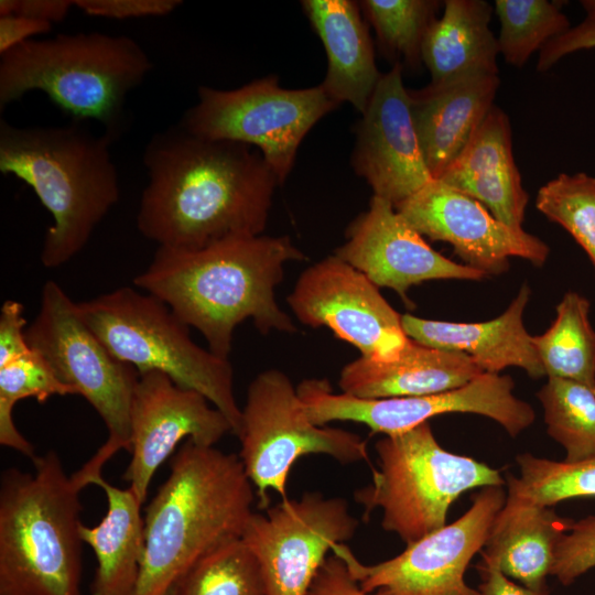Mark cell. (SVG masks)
<instances>
[{
    "mask_svg": "<svg viewBox=\"0 0 595 595\" xmlns=\"http://www.w3.org/2000/svg\"><path fill=\"white\" fill-rule=\"evenodd\" d=\"M112 141L80 120L24 128L0 120V172L29 185L53 218L41 251L45 268L75 257L119 201Z\"/></svg>",
    "mask_w": 595,
    "mask_h": 595,
    "instance_id": "4",
    "label": "cell"
},
{
    "mask_svg": "<svg viewBox=\"0 0 595 595\" xmlns=\"http://www.w3.org/2000/svg\"><path fill=\"white\" fill-rule=\"evenodd\" d=\"M581 6L586 12V19L595 20V0H582Z\"/></svg>",
    "mask_w": 595,
    "mask_h": 595,
    "instance_id": "44",
    "label": "cell"
},
{
    "mask_svg": "<svg viewBox=\"0 0 595 595\" xmlns=\"http://www.w3.org/2000/svg\"><path fill=\"white\" fill-rule=\"evenodd\" d=\"M172 595H266L260 565L242 539L213 550L190 567Z\"/></svg>",
    "mask_w": 595,
    "mask_h": 595,
    "instance_id": "33",
    "label": "cell"
},
{
    "mask_svg": "<svg viewBox=\"0 0 595 595\" xmlns=\"http://www.w3.org/2000/svg\"><path fill=\"white\" fill-rule=\"evenodd\" d=\"M286 302L302 324L328 327L366 359L394 360L410 340L402 314L365 274L336 255L306 268Z\"/></svg>",
    "mask_w": 595,
    "mask_h": 595,
    "instance_id": "15",
    "label": "cell"
},
{
    "mask_svg": "<svg viewBox=\"0 0 595 595\" xmlns=\"http://www.w3.org/2000/svg\"><path fill=\"white\" fill-rule=\"evenodd\" d=\"M82 320L109 353L139 374L159 371L202 393L229 421L237 437L242 411L228 359L198 346L188 326L161 300L130 286L77 302Z\"/></svg>",
    "mask_w": 595,
    "mask_h": 595,
    "instance_id": "7",
    "label": "cell"
},
{
    "mask_svg": "<svg viewBox=\"0 0 595 595\" xmlns=\"http://www.w3.org/2000/svg\"><path fill=\"white\" fill-rule=\"evenodd\" d=\"M437 180L475 198L507 226L523 229L529 194L513 158L510 119L498 106Z\"/></svg>",
    "mask_w": 595,
    "mask_h": 595,
    "instance_id": "20",
    "label": "cell"
},
{
    "mask_svg": "<svg viewBox=\"0 0 595 595\" xmlns=\"http://www.w3.org/2000/svg\"><path fill=\"white\" fill-rule=\"evenodd\" d=\"M520 476L506 475L508 490L534 504L552 507L561 501L595 497V458L556 462L530 453L516 457Z\"/></svg>",
    "mask_w": 595,
    "mask_h": 595,
    "instance_id": "34",
    "label": "cell"
},
{
    "mask_svg": "<svg viewBox=\"0 0 595 595\" xmlns=\"http://www.w3.org/2000/svg\"><path fill=\"white\" fill-rule=\"evenodd\" d=\"M589 309L585 296L565 293L550 327L532 340L547 377L572 380L595 392V331Z\"/></svg>",
    "mask_w": 595,
    "mask_h": 595,
    "instance_id": "28",
    "label": "cell"
},
{
    "mask_svg": "<svg viewBox=\"0 0 595 595\" xmlns=\"http://www.w3.org/2000/svg\"><path fill=\"white\" fill-rule=\"evenodd\" d=\"M0 477V595H82L79 494L58 454Z\"/></svg>",
    "mask_w": 595,
    "mask_h": 595,
    "instance_id": "5",
    "label": "cell"
},
{
    "mask_svg": "<svg viewBox=\"0 0 595 595\" xmlns=\"http://www.w3.org/2000/svg\"><path fill=\"white\" fill-rule=\"evenodd\" d=\"M26 339L56 377L88 401L107 428V441L74 473L85 488L102 475L104 465L117 452L130 451L131 402L140 374L109 353L82 320L76 303L52 280L43 285Z\"/></svg>",
    "mask_w": 595,
    "mask_h": 595,
    "instance_id": "9",
    "label": "cell"
},
{
    "mask_svg": "<svg viewBox=\"0 0 595 595\" xmlns=\"http://www.w3.org/2000/svg\"><path fill=\"white\" fill-rule=\"evenodd\" d=\"M31 349L26 339L24 306L18 301L8 300L0 310V367Z\"/></svg>",
    "mask_w": 595,
    "mask_h": 595,
    "instance_id": "38",
    "label": "cell"
},
{
    "mask_svg": "<svg viewBox=\"0 0 595 595\" xmlns=\"http://www.w3.org/2000/svg\"><path fill=\"white\" fill-rule=\"evenodd\" d=\"M73 7L74 0H1L0 17L21 15L53 24L64 21Z\"/></svg>",
    "mask_w": 595,
    "mask_h": 595,
    "instance_id": "41",
    "label": "cell"
},
{
    "mask_svg": "<svg viewBox=\"0 0 595 595\" xmlns=\"http://www.w3.org/2000/svg\"><path fill=\"white\" fill-rule=\"evenodd\" d=\"M537 397L548 434L565 448L564 462L595 458V392L572 380L548 377Z\"/></svg>",
    "mask_w": 595,
    "mask_h": 595,
    "instance_id": "30",
    "label": "cell"
},
{
    "mask_svg": "<svg viewBox=\"0 0 595 595\" xmlns=\"http://www.w3.org/2000/svg\"><path fill=\"white\" fill-rule=\"evenodd\" d=\"M379 468L370 485L355 491L364 519L379 508L381 526L405 545L446 524L451 505L466 490L502 486L499 470L444 450L431 424L385 435L375 444Z\"/></svg>",
    "mask_w": 595,
    "mask_h": 595,
    "instance_id": "8",
    "label": "cell"
},
{
    "mask_svg": "<svg viewBox=\"0 0 595 595\" xmlns=\"http://www.w3.org/2000/svg\"><path fill=\"white\" fill-rule=\"evenodd\" d=\"M358 4L375 30L382 53L393 65L416 69L423 64V43L444 1L363 0Z\"/></svg>",
    "mask_w": 595,
    "mask_h": 595,
    "instance_id": "29",
    "label": "cell"
},
{
    "mask_svg": "<svg viewBox=\"0 0 595 595\" xmlns=\"http://www.w3.org/2000/svg\"><path fill=\"white\" fill-rule=\"evenodd\" d=\"M77 396L63 383L40 353L33 348L22 357L0 367V444L14 450L32 462L37 457L34 446L18 430L13 421L15 404L26 398L44 402L53 396Z\"/></svg>",
    "mask_w": 595,
    "mask_h": 595,
    "instance_id": "31",
    "label": "cell"
},
{
    "mask_svg": "<svg viewBox=\"0 0 595 595\" xmlns=\"http://www.w3.org/2000/svg\"><path fill=\"white\" fill-rule=\"evenodd\" d=\"M197 96V102L186 110L178 125L203 139L256 148L280 185L290 174L307 132L339 106L321 85L286 89L275 75L231 90L199 86Z\"/></svg>",
    "mask_w": 595,
    "mask_h": 595,
    "instance_id": "11",
    "label": "cell"
},
{
    "mask_svg": "<svg viewBox=\"0 0 595 595\" xmlns=\"http://www.w3.org/2000/svg\"><path fill=\"white\" fill-rule=\"evenodd\" d=\"M530 295L529 285L523 284L507 310L486 322L456 323L402 314V326L407 336L420 344L466 354L484 372L518 367L538 379L545 371L523 325Z\"/></svg>",
    "mask_w": 595,
    "mask_h": 595,
    "instance_id": "21",
    "label": "cell"
},
{
    "mask_svg": "<svg viewBox=\"0 0 595 595\" xmlns=\"http://www.w3.org/2000/svg\"><path fill=\"white\" fill-rule=\"evenodd\" d=\"M476 567L482 577L477 588L480 595H549L550 593L549 588L534 591L517 584L497 567L483 561H479Z\"/></svg>",
    "mask_w": 595,
    "mask_h": 595,
    "instance_id": "43",
    "label": "cell"
},
{
    "mask_svg": "<svg viewBox=\"0 0 595 595\" xmlns=\"http://www.w3.org/2000/svg\"><path fill=\"white\" fill-rule=\"evenodd\" d=\"M484 371L461 351L440 349L410 338L390 361L359 357L340 371L342 392L364 399L418 397L459 388Z\"/></svg>",
    "mask_w": 595,
    "mask_h": 595,
    "instance_id": "23",
    "label": "cell"
},
{
    "mask_svg": "<svg viewBox=\"0 0 595 595\" xmlns=\"http://www.w3.org/2000/svg\"><path fill=\"white\" fill-rule=\"evenodd\" d=\"M574 520L558 516L551 507L534 504L508 490L496 515L482 560L506 576L534 589H548L554 551Z\"/></svg>",
    "mask_w": 595,
    "mask_h": 595,
    "instance_id": "25",
    "label": "cell"
},
{
    "mask_svg": "<svg viewBox=\"0 0 595 595\" xmlns=\"http://www.w3.org/2000/svg\"><path fill=\"white\" fill-rule=\"evenodd\" d=\"M494 4L485 0H445L443 12L430 26L422 62L430 84L476 75H498L497 37L489 28Z\"/></svg>",
    "mask_w": 595,
    "mask_h": 595,
    "instance_id": "26",
    "label": "cell"
},
{
    "mask_svg": "<svg viewBox=\"0 0 595 595\" xmlns=\"http://www.w3.org/2000/svg\"><path fill=\"white\" fill-rule=\"evenodd\" d=\"M143 163L149 182L137 227L158 247L198 249L266 229L280 183L256 148L176 125L151 138Z\"/></svg>",
    "mask_w": 595,
    "mask_h": 595,
    "instance_id": "1",
    "label": "cell"
},
{
    "mask_svg": "<svg viewBox=\"0 0 595 595\" xmlns=\"http://www.w3.org/2000/svg\"><path fill=\"white\" fill-rule=\"evenodd\" d=\"M306 256L289 236L231 237L198 249L158 247L133 284L198 329L216 356L228 359L235 328L251 320L261 334L295 333L275 301L284 266Z\"/></svg>",
    "mask_w": 595,
    "mask_h": 595,
    "instance_id": "2",
    "label": "cell"
},
{
    "mask_svg": "<svg viewBox=\"0 0 595 595\" xmlns=\"http://www.w3.org/2000/svg\"><path fill=\"white\" fill-rule=\"evenodd\" d=\"M89 485L100 487L107 498L101 521L94 527L80 526L83 543L97 559L90 595H132L144 554L142 505L130 487L118 488L102 475Z\"/></svg>",
    "mask_w": 595,
    "mask_h": 595,
    "instance_id": "27",
    "label": "cell"
},
{
    "mask_svg": "<svg viewBox=\"0 0 595 595\" xmlns=\"http://www.w3.org/2000/svg\"><path fill=\"white\" fill-rule=\"evenodd\" d=\"M327 55V72L320 84L337 104L349 102L363 113L382 76L374 43L358 2L304 0L301 2Z\"/></svg>",
    "mask_w": 595,
    "mask_h": 595,
    "instance_id": "24",
    "label": "cell"
},
{
    "mask_svg": "<svg viewBox=\"0 0 595 595\" xmlns=\"http://www.w3.org/2000/svg\"><path fill=\"white\" fill-rule=\"evenodd\" d=\"M126 35L100 32L31 39L0 55V109L39 90L73 120H96L113 140L127 122L126 100L152 69Z\"/></svg>",
    "mask_w": 595,
    "mask_h": 595,
    "instance_id": "6",
    "label": "cell"
},
{
    "mask_svg": "<svg viewBox=\"0 0 595 595\" xmlns=\"http://www.w3.org/2000/svg\"><path fill=\"white\" fill-rule=\"evenodd\" d=\"M506 498L502 486L482 487L462 517L380 563H361L344 543L336 544L332 553L345 562L360 588L368 593L480 595L467 585L465 573L473 556L483 550Z\"/></svg>",
    "mask_w": 595,
    "mask_h": 595,
    "instance_id": "13",
    "label": "cell"
},
{
    "mask_svg": "<svg viewBox=\"0 0 595 595\" xmlns=\"http://www.w3.org/2000/svg\"><path fill=\"white\" fill-rule=\"evenodd\" d=\"M358 527L344 498L306 491L253 511L241 539L260 565L266 595H306L326 554Z\"/></svg>",
    "mask_w": 595,
    "mask_h": 595,
    "instance_id": "14",
    "label": "cell"
},
{
    "mask_svg": "<svg viewBox=\"0 0 595 595\" xmlns=\"http://www.w3.org/2000/svg\"><path fill=\"white\" fill-rule=\"evenodd\" d=\"M403 66L382 74L355 127L351 165L374 195L394 206L433 180L418 138Z\"/></svg>",
    "mask_w": 595,
    "mask_h": 595,
    "instance_id": "18",
    "label": "cell"
},
{
    "mask_svg": "<svg viewBox=\"0 0 595 595\" xmlns=\"http://www.w3.org/2000/svg\"><path fill=\"white\" fill-rule=\"evenodd\" d=\"M334 255L405 302L408 290L425 281L487 277L434 250L392 203L375 195L368 209L347 227L346 241Z\"/></svg>",
    "mask_w": 595,
    "mask_h": 595,
    "instance_id": "19",
    "label": "cell"
},
{
    "mask_svg": "<svg viewBox=\"0 0 595 595\" xmlns=\"http://www.w3.org/2000/svg\"><path fill=\"white\" fill-rule=\"evenodd\" d=\"M536 207L563 227L595 267V176L559 174L539 188Z\"/></svg>",
    "mask_w": 595,
    "mask_h": 595,
    "instance_id": "35",
    "label": "cell"
},
{
    "mask_svg": "<svg viewBox=\"0 0 595 595\" xmlns=\"http://www.w3.org/2000/svg\"><path fill=\"white\" fill-rule=\"evenodd\" d=\"M394 207L419 234L452 245L466 266L486 275L507 271L513 257L542 266L550 253L540 238L507 226L482 203L440 180Z\"/></svg>",
    "mask_w": 595,
    "mask_h": 595,
    "instance_id": "16",
    "label": "cell"
},
{
    "mask_svg": "<svg viewBox=\"0 0 595 595\" xmlns=\"http://www.w3.org/2000/svg\"><path fill=\"white\" fill-rule=\"evenodd\" d=\"M253 502L239 455L184 441L145 508L144 554L132 595H164L203 556L240 539Z\"/></svg>",
    "mask_w": 595,
    "mask_h": 595,
    "instance_id": "3",
    "label": "cell"
},
{
    "mask_svg": "<svg viewBox=\"0 0 595 595\" xmlns=\"http://www.w3.org/2000/svg\"><path fill=\"white\" fill-rule=\"evenodd\" d=\"M509 376L484 372L468 383L444 392L382 399H364L334 392L326 379H304L298 394L309 419L316 425L351 421L374 433L392 435L445 413H474L500 424L515 437L534 421V411L513 394Z\"/></svg>",
    "mask_w": 595,
    "mask_h": 595,
    "instance_id": "12",
    "label": "cell"
},
{
    "mask_svg": "<svg viewBox=\"0 0 595 595\" xmlns=\"http://www.w3.org/2000/svg\"><path fill=\"white\" fill-rule=\"evenodd\" d=\"M164 595H172V588L167 593H165Z\"/></svg>",
    "mask_w": 595,
    "mask_h": 595,
    "instance_id": "45",
    "label": "cell"
},
{
    "mask_svg": "<svg viewBox=\"0 0 595 595\" xmlns=\"http://www.w3.org/2000/svg\"><path fill=\"white\" fill-rule=\"evenodd\" d=\"M50 22L39 21L21 15L0 17V55L52 30Z\"/></svg>",
    "mask_w": 595,
    "mask_h": 595,
    "instance_id": "42",
    "label": "cell"
},
{
    "mask_svg": "<svg viewBox=\"0 0 595 595\" xmlns=\"http://www.w3.org/2000/svg\"><path fill=\"white\" fill-rule=\"evenodd\" d=\"M130 420L131 459L122 478L141 505L153 475L182 441L215 446L232 433L227 418L202 393L177 386L159 371L140 375Z\"/></svg>",
    "mask_w": 595,
    "mask_h": 595,
    "instance_id": "17",
    "label": "cell"
},
{
    "mask_svg": "<svg viewBox=\"0 0 595 595\" xmlns=\"http://www.w3.org/2000/svg\"><path fill=\"white\" fill-rule=\"evenodd\" d=\"M494 12L500 24L499 54L519 68L534 52L571 28L567 17L553 1L496 0Z\"/></svg>",
    "mask_w": 595,
    "mask_h": 595,
    "instance_id": "32",
    "label": "cell"
},
{
    "mask_svg": "<svg viewBox=\"0 0 595 595\" xmlns=\"http://www.w3.org/2000/svg\"><path fill=\"white\" fill-rule=\"evenodd\" d=\"M181 4L180 0H74L86 15L115 20L164 17Z\"/></svg>",
    "mask_w": 595,
    "mask_h": 595,
    "instance_id": "37",
    "label": "cell"
},
{
    "mask_svg": "<svg viewBox=\"0 0 595 595\" xmlns=\"http://www.w3.org/2000/svg\"><path fill=\"white\" fill-rule=\"evenodd\" d=\"M500 86L498 75H476L409 90L420 145L434 180L465 149Z\"/></svg>",
    "mask_w": 595,
    "mask_h": 595,
    "instance_id": "22",
    "label": "cell"
},
{
    "mask_svg": "<svg viewBox=\"0 0 595 595\" xmlns=\"http://www.w3.org/2000/svg\"><path fill=\"white\" fill-rule=\"evenodd\" d=\"M306 595H380L360 588L345 562L336 554L327 556Z\"/></svg>",
    "mask_w": 595,
    "mask_h": 595,
    "instance_id": "40",
    "label": "cell"
},
{
    "mask_svg": "<svg viewBox=\"0 0 595 595\" xmlns=\"http://www.w3.org/2000/svg\"><path fill=\"white\" fill-rule=\"evenodd\" d=\"M241 411L239 458L260 507L268 508L269 491L288 498L290 470L302 456L323 454L344 465L369 462L367 441L360 435L309 419L296 388L281 370L256 376Z\"/></svg>",
    "mask_w": 595,
    "mask_h": 595,
    "instance_id": "10",
    "label": "cell"
},
{
    "mask_svg": "<svg viewBox=\"0 0 595 595\" xmlns=\"http://www.w3.org/2000/svg\"><path fill=\"white\" fill-rule=\"evenodd\" d=\"M595 567V516L574 521L561 537L554 551L550 575L562 585Z\"/></svg>",
    "mask_w": 595,
    "mask_h": 595,
    "instance_id": "36",
    "label": "cell"
},
{
    "mask_svg": "<svg viewBox=\"0 0 595 595\" xmlns=\"http://www.w3.org/2000/svg\"><path fill=\"white\" fill-rule=\"evenodd\" d=\"M595 47V20L585 19L576 26L549 41L540 51L538 72H547L567 54Z\"/></svg>",
    "mask_w": 595,
    "mask_h": 595,
    "instance_id": "39",
    "label": "cell"
}]
</instances>
